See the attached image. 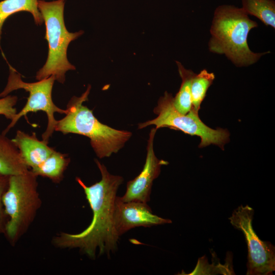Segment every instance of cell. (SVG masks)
<instances>
[{
  "label": "cell",
  "instance_id": "8",
  "mask_svg": "<svg viewBox=\"0 0 275 275\" xmlns=\"http://www.w3.org/2000/svg\"><path fill=\"white\" fill-rule=\"evenodd\" d=\"M254 209L240 205L229 217L230 223L244 235L248 245V275H272L275 270V247L269 241L261 240L254 231Z\"/></svg>",
  "mask_w": 275,
  "mask_h": 275
},
{
  "label": "cell",
  "instance_id": "18",
  "mask_svg": "<svg viewBox=\"0 0 275 275\" xmlns=\"http://www.w3.org/2000/svg\"><path fill=\"white\" fill-rule=\"evenodd\" d=\"M17 100L16 96L8 95L0 98V115L12 120L17 114V109L14 106Z\"/></svg>",
  "mask_w": 275,
  "mask_h": 275
},
{
  "label": "cell",
  "instance_id": "5",
  "mask_svg": "<svg viewBox=\"0 0 275 275\" xmlns=\"http://www.w3.org/2000/svg\"><path fill=\"white\" fill-rule=\"evenodd\" d=\"M64 5L65 0L38 1V8L45 24V39L48 44L46 61L36 74L38 80L53 76L56 80L64 84L66 72L75 69L68 60L67 49L70 43L84 32L71 33L67 30L64 18Z\"/></svg>",
  "mask_w": 275,
  "mask_h": 275
},
{
  "label": "cell",
  "instance_id": "15",
  "mask_svg": "<svg viewBox=\"0 0 275 275\" xmlns=\"http://www.w3.org/2000/svg\"><path fill=\"white\" fill-rule=\"evenodd\" d=\"M177 64L182 82L178 92L173 97V104L178 112L186 114L192 108L191 83L195 73L185 69L180 62H177Z\"/></svg>",
  "mask_w": 275,
  "mask_h": 275
},
{
  "label": "cell",
  "instance_id": "12",
  "mask_svg": "<svg viewBox=\"0 0 275 275\" xmlns=\"http://www.w3.org/2000/svg\"><path fill=\"white\" fill-rule=\"evenodd\" d=\"M30 170L12 139L0 134V174L12 176Z\"/></svg>",
  "mask_w": 275,
  "mask_h": 275
},
{
  "label": "cell",
  "instance_id": "6",
  "mask_svg": "<svg viewBox=\"0 0 275 275\" xmlns=\"http://www.w3.org/2000/svg\"><path fill=\"white\" fill-rule=\"evenodd\" d=\"M172 94L166 92L160 97L153 112L157 117L151 120L138 124L141 129L150 125H155L157 130L162 127H169L178 130L185 134L196 135L201 138L199 148H204L211 144L224 149V146L229 141L230 133L227 129H212L200 119L199 113L192 108L186 114L178 112L173 104Z\"/></svg>",
  "mask_w": 275,
  "mask_h": 275
},
{
  "label": "cell",
  "instance_id": "4",
  "mask_svg": "<svg viewBox=\"0 0 275 275\" xmlns=\"http://www.w3.org/2000/svg\"><path fill=\"white\" fill-rule=\"evenodd\" d=\"M37 177L31 170L10 176L2 203L8 217L4 234L12 245L27 232L41 206Z\"/></svg>",
  "mask_w": 275,
  "mask_h": 275
},
{
  "label": "cell",
  "instance_id": "7",
  "mask_svg": "<svg viewBox=\"0 0 275 275\" xmlns=\"http://www.w3.org/2000/svg\"><path fill=\"white\" fill-rule=\"evenodd\" d=\"M9 69L8 82L4 91L0 93V97H5L12 91L20 89L28 92L29 96L24 107L17 113L2 133L6 135L21 117L25 116L28 113L41 111L45 112L47 117V127L42 134V140L48 143L49 138L55 131L57 123L54 113L65 115L67 112L66 109L59 107L53 102L52 90L56 80L54 77L50 76L37 82H26L22 80L20 74L10 65Z\"/></svg>",
  "mask_w": 275,
  "mask_h": 275
},
{
  "label": "cell",
  "instance_id": "10",
  "mask_svg": "<svg viewBox=\"0 0 275 275\" xmlns=\"http://www.w3.org/2000/svg\"><path fill=\"white\" fill-rule=\"evenodd\" d=\"M114 222L120 237L125 233L137 227H150L170 224L172 221L154 214L147 203L130 201L123 202L117 197Z\"/></svg>",
  "mask_w": 275,
  "mask_h": 275
},
{
  "label": "cell",
  "instance_id": "9",
  "mask_svg": "<svg viewBox=\"0 0 275 275\" xmlns=\"http://www.w3.org/2000/svg\"><path fill=\"white\" fill-rule=\"evenodd\" d=\"M156 131L155 128H153L149 133L143 169L135 178L127 182L125 194L119 197L122 202H149L153 181L158 177L161 166L168 164V161L159 159L155 155L154 140Z\"/></svg>",
  "mask_w": 275,
  "mask_h": 275
},
{
  "label": "cell",
  "instance_id": "19",
  "mask_svg": "<svg viewBox=\"0 0 275 275\" xmlns=\"http://www.w3.org/2000/svg\"><path fill=\"white\" fill-rule=\"evenodd\" d=\"M10 176L0 174V234H4L6 222L2 198L8 188Z\"/></svg>",
  "mask_w": 275,
  "mask_h": 275
},
{
  "label": "cell",
  "instance_id": "3",
  "mask_svg": "<svg viewBox=\"0 0 275 275\" xmlns=\"http://www.w3.org/2000/svg\"><path fill=\"white\" fill-rule=\"evenodd\" d=\"M91 90L89 85L79 97L73 96L67 105L65 116L57 120L55 131L64 134H78L90 139L91 145L99 158L117 153L130 139L132 133L118 130L101 123L93 111L84 105L88 100Z\"/></svg>",
  "mask_w": 275,
  "mask_h": 275
},
{
  "label": "cell",
  "instance_id": "17",
  "mask_svg": "<svg viewBox=\"0 0 275 275\" xmlns=\"http://www.w3.org/2000/svg\"><path fill=\"white\" fill-rule=\"evenodd\" d=\"M214 78V73L205 69L194 75L191 83V96L192 109L196 113H199L201 103Z\"/></svg>",
  "mask_w": 275,
  "mask_h": 275
},
{
  "label": "cell",
  "instance_id": "13",
  "mask_svg": "<svg viewBox=\"0 0 275 275\" xmlns=\"http://www.w3.org/2000/svg\"><path fill=\"white\" fill-rule=\"evenodd\" d=\"M70 162L68 154L56 150L40 164L31 170L37 176L48 178L53 183H59Z\"/></svg>",
  "mask_w": 275,
  "mask_h": 275
},
{
  "label": "cell",
  "instance_id": "14",
  "mask_svg": "<svg viewBox=\"0 0 275 275\" xmlns=\"http://www.w3.org/2000/svg\"><path fill=\"white\" fill-rule=\"evenodd\" d=\"M38 0H4L0 2V42L2 30L5 20L18 12L26 11L33 15L35 23L41 25L43 19L38 8Z\"/></svg>",
  "mask_w": 275,
  "mask_h": 275
},
{
  "label": "cell",
  "instance_id": "11",
  "mask_svg": "<svg viewBox=\"0 0 275 275\" xmlns=\"http://www.w3.org/2000/svg\"><path fill=\"white\" fill-rule=\"evenodd\" d=\"M12 140L26 164L31 169L40 164L55 150L47 143L38 139L35 132L31 135L18 130Z\"/></svg>",
  "mask_w": 275,
  "mask_h": 275
},
{
  "label": "cell",
  "instance_id": "2",
  "mask_svg": "<svg viewBox=\"0 0 275 275\" xmlns=\"http://www.w3.org/2000/svg\"><path fill=\"white\" fill-rule=\"evenodd\" d=\"M241 8L223 5L214 11L208 42L209 50L224 54L237 67L248 66L257 62L266 52L252 51L248 44L250 31L257 27Z\"/></svg>",
  "mask_w": 275,
  "mask_h": 275
},
{
  "label": "cell",
  "instance_id": "1",
  "mask_svg": "<svg viewBox=\"0 0 275 275\" xmlns=\"http://www.w3.org/2000/svg\"><path fill=\"white\" fill-rule=\"evenodd\" d=\"M95 162L101 173V180L91 186L86 185L80 178L76 181L84 189L93 213L89 226L75 234L61 232L52 239L59 249H78L91 259L99 255L108 257L114 253L119 238L115 226L114 213L117 193L123 181L122 177L111 174L98 159Z\"/></svg>",
  "mask_w": 275,
  "mask_h": 275
},
{
  "label": "cell",
  "instance_id": "16",
  "mask_svg": "<svg viewBox=\"0 0 275 275\" xmlns=\"http://www.w3.org/2000/svg\"><path fill=\"white\" fill-rule=\"evenodd\" d=\"M241 8L249 15L257 17L266 25L275 28L273 0H241Z\"/></svg>",
  "mask_w": 275,
  "mask_h": 275
}]
</instances>
